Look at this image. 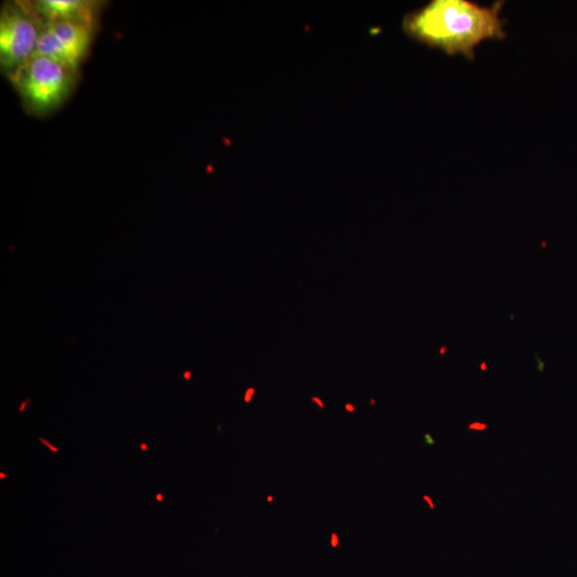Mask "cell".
I'll return each mask as SVG.
<instances>
[{
    "label": "cell",
    "instance_id": "1",
    "mask_svg": "<svg viewBox=\"0 0 577 577\" xmlns=\"http://www.w3.org/2000/svg\"><path fill=\"white\" fill-rule=\"evenodd\" d=\"M504 2L491 7L469 0H433L404 19V30L420 43L449 56L475 59V49L483 41L507 37L501 18Z\"/></svg>",
    "mask_w": 577,
    "mask_h": 577
},
{
    "label": "cell",
    "instance_id": "2",
    "mask_svg": "<svg viewBox=\"0 0 577 577\" xmlns=\"http://www.w3.org/2000/svg\"><path fill=\"white\" fill-rule=\"evenodd\" d=\"M81 72L35 55L6 75L29 115L49 116L72 96Z\"/></svg>",
    "mask_w": 577,
    "mask_h": 577
},
{
    "label": "cell",
    "instance_id": "3",
    "mask_svg": "<svg viewBox=\"0 0 577 577\" xmlns=\"http://www.w3.org/2000/svg\"><path fill=\"white\" fill-rule=\"evenodd\" d=\"M44 21L33 2H10L0 12V67L5 75L35 56Z\"/></svg>",
    "mask_w": 577,
    "mask_h": 577
},
{
    "label": "cell",
    "instance_id": "4",
    "mask_svg": "<svg viewBox=\"0 0 577 577\" xmlns=\"http://www.w3.org/2000/svg\"><path fill=\"white\" fill-rule=\"evenodd\" d=\"M98 28L99 22L93 21L45 23L35 55L51 58L81 72Z\"/></svg>",
    "mask_w": 577,
    "mask_h": 577
},
{
    "label": "cell",
    "instance_id": "5",
    "mask_svg": "<svg viewBox=\"0 0 577 577\" xmlns=\"http://www.w3.org/2000/svg\"><path fill=\"white\" fill-rule=\"evenodd\" d=\"M105 3L93 0H37L33 5L44 23L55 21L99 22Z\"/></svg>",
    "mask_w": 577,
    "mask_h": 577
},
{
    "label": "cell",
    "instance_id": "6",
    "mask_svg": "<svg viewBox=\"0 0 577 577\" xmlns=\"http://www.w3.org/2000/svg\"><path fill=\"white\" fill-rule=\"evenodd\" d=\"M255 393H256L255 388H254V387H249V388L247 389L246 393H245L244 401H245L246 403L251 402V401L253 400L254 396H255Z\"/></svg>",
    "mask_w": 577,
    "mask_h": 577
},
{
    "label": "cell",
    "instance_id": "7",
    "mask_svg": "<svg viewBox=\"0 0 577 577\" xmlns=\"http://www.w3.org/2000/svg\"><path fill=\"white\" fill-rule=\"evenodd\" d=\"M467 429L471 431H485L488 429V425L482 423H473Z\"/></svg>",
    "mask_w": 577,
    "mask_h": 577
},
{
    "label": "cell",
    "instance_id": "8",
    "mask_svg": "<svg viewBox=\"0 0 577 577\" xmlns=\"http://www.w3.org/2000/svg\"><path fill=\"white\" fill-rule=\"evenodd\" d=\"M311 402L317 404V405H318V408H319L320 410H324V409H325V404H324V402H323L320 398H318V397H313V398H311Z\"/></svg>",
    "mask_w": 577,
    "mask_h": 577
},
{
    "label": "cell",
    "instance_id": "9",
    "mask_svg": "<svg viewBox=\"0 0 577 577\" xmlns=\"http://www.w3.org/2000/svg\"><path fill=\"white\" fill-rule=\"evenodd\" d=\"M424 441H425V444H427L428 446H433L436 444V441L432 438V435L429 433H427L424 436Z\"/></svg>",
    "mask_w": 577,
    "mask_h": 577
},
{
    "label": "cell",
    "instance_id": "10",
    "mask_svg": "<svg viewBox=\"0 0 577 577\" xmlns=\"http://www.w3.org/2000/svg\"><path fill=\"white\" fill-rule=\"evenodd\" d=\"M423 499H424V501H426V502L428 503V505H429V507H430L431 510H434V509H435V506H434V504H433V502H432V499H431V497H430L429 495H424V496H423Z\"/></svg>",
    "mask_w": 577,
    "mask_h": 577
},
{
    "label": "cell",
    "instance_id": "11",
    "mask_svg": "<svg viewBox=\"0 0 577 577\" xmlns=\"http://www.w3.org/2000/svg\"><path fill=\"white\" fill-rule=\"evenodd\" d=\"M41 443H43L46 447H49L52 451L54 452H58V448L52 446L48 441H45L44 439H39Z\"/></svg>",
    "mask_w": 577,
    "mask_h": 577
},
{
    "label": "cell",
    "instance_id": "12",
    "mask_svg": "<svg viewBox=\"0 0 577 577\" xmlns=\"http://www.w3.org/2000/svg\"><path fill=\"white\" fill-rule=\"evenodd\" d=\"M339 544V537L337 536L336 533L332 534V545L333 548H337V545Z\"/></svg>",
    "mask_w": 577,
    "mask_h": 577
},
{
    "label": "cell",
    "instance_id": "13",
    "mask_svg": "<svg viewBox=\"0 0 577 577\" xmlns=\"http://www.w3.org/2000/svg\"><path fill=\"white\" fill-rule=\"evenodd\" d=\"M345 409H346V411L349 412V413H354V412H355V407H354V405L351 404V403H347V404L345 405Z\"/></svg>",
    "mask_w": 577,
    "mask_h": 577
},
{
    "label": "cell",
    "instance_id": "14",
    "mask_svg": "<svg viewBox=\"0 0 577 577\" xmlns=\"http://www.w3.org/2000/svg\"><path fill=\"white\" fill-rule=\"evenodd\" d=\"M30 402H31V400H26L25 402H23V403L21 404V407H20V412H21V413L25 411L26 405L29 404Z\"/></svg>",
    "mask_w": 577,
    "mask_h": 577
},
{
    "label": "cell",
    "instance_id": "15",
    "mask_svg": "<svg viewBox=\"0 0 577 577\" xmlns=\"http://www.w3.org/2000/svg\"><path fill=\"white\" fill-rule=\"evenodd\" d=\"M191 378H192V373L190 371L184 372V379L185 380H191Z\"/></svg>",
    "mask_w": 577,
    "mask_h": 577
},
{
    "label": "cell",
    "instance_id": "16",
    "mask_svg": "<svg viewBox=\"0 0 577 577\" xmlns=\"http://www.w3.org/2000/svg\"><path fill=\"white\" fill-rule=\"evenodd\" d=\"M267 501L268 503H272L274 501V497L272 495H269Z\"/></svg>",
    "mask_w": 577,
    "mask_h": 577
},
{
    "label": "cell",
    "instance_id": "17",
    "mask_svg": "<svg viewBox=\"0 0 577 577\" xmlns=\"http://www.w3.org/2000/svg\"><path fill=\"white\" fill-rule=\"evenodd\" d=\"M157 499H158L159 502H162V501H163V495H162V494H158V495H157Z\"/></svg>",
    "mask_w": 577,
    "mask_h": 577
},
{
    "label": "cell",
    "instance_id": "18",
    "mask_svg": "<svg viewBox=\"0 0 577 577\" xmlns=\"http://www.w3.org/2000/svg\"><path fill=\"white\" fill-rule=\"evenodd\" d=\"M140 448H142L143 450H148V446L146 444L140 445Z\"/></svg>",
    "mask_w": 577,
    "mask_h": 577
},
{
    "label": "cell",
    "instance_id": "19",
    "mask_svg": "<svg viewBox=\"0 0 577 577\" xmlns=\"http://www.w3.org/2000/svg\"><path fill=\"white\" fill-rule=\"evenodd\" d=\"M481 369L486 370L487 369L486 364H482Z\"/></svg>",
    "mask_w": 577,
    "mask_h": 577
},
{
    "label": "cell",
    "instance_id": "20",
    "mask_svg": "<svg viewBox=\"0 0 577 577\" xmlns=\"http://www.w3.org/2000/svg\"><path fill=\"white\" fill-rule=\"evenodd\" d=\"M0 477H2V479L6 478V475L4 473L0 474Z\"/></svg>",
    "mask_w": 577,
    "mask_h": 577
},
{
    "label": "cell",
    "instance_id": "21",
    "mask_svg": "<svg viewBox=\"0 0 577 577\" xmlns=\"http://www.w3.org/2000/svg\"><path fill=\"white\" fill-rule=\"evenodd\" d=\"M374 403H376V402H374V399H371V404H374Z\"/></svg>",
    "mask_w": 577,
    "mask_h": 577
}]
</instances>
